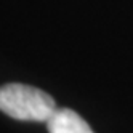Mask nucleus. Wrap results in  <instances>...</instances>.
Wrapping results in <instances>:
<instances>
[{
    "label": "nucleus",
    "instance_id": "f03ea898",
    "mask_svg": "<svg viewBox=\"0 0 133 133\" xmlns=\"http://www.w3.org/2000/svg\"><path fill=\"white\" fill-rule=\"evenodd\" d=\"M48 133H93L90 125L75 111L63 108L56 109L46 120Z\"/></svg>",
    "mask_w": 133,
    "mask_h": 133
},
{
    "label": "nucleus",
    "instance_id": "f257e3e1",
    "mask_svg": "<svg viewBox=\"0 0 133 133\" xmlns=\"http://www.w3.org/2000/svg\"><path fill=\"white\" fill-rule=\"evenodd\" d=\"M0 111L23 122H46L56 111L48 93L24 83H6L0 87Z\"/></svg>",
    "mask_w": 133,
    "mask_h": 133
}]
</instances>
